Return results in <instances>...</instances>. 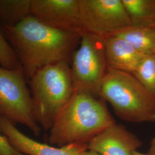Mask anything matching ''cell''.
Here are the masks:
<instances>
[{
	"label": "cell",
	"mask_w": 155,
	"mask_h": 155,
	"mask_svg": "<svg viewBox=\"0 0 155 155\" xmlns=\"http://www.w3.org/2000/svg\"><path fill=\"white\" fill-rule=\"evenodd\" d=\"M0 66L15 70L21 66L16 54L0 30Z\"/></svg>",
	"instance_id": "2e32d148"
},
{
	"label": "cell",
	"mask_w": 155,
	"mask_h": 155,
	"mask_svg": "<svg viewBox=\"0 0 155 155\" xmlns=\"http://www.w3.org/2000/svg\"><path fill=\"white\" fill-rule=\"evenodd\" d=\"M131 25L155 27V0H122Z\"/></svg>",
	"instance_id": "4fadbf2b"
},
{
	"label": "cell",
	"mask_w": 155,
	"mask_h": 155,
	"mask_svg": "<svg viewBox=\"0 0 155 155\" xmlns=\"http://www.w3.org/2000/svg\"><path fill=\"white\" fill-rule=\"evenodd\" d=\"M0 155H25L12 147L4 136L0 133Z\"/></svg>",
	"instance_id": "e0dca14e"
},
{
	"label": "cell",
	"mask_w": 155,
	"mask_h": 155,
	"mask_svg": "<svg viewBox=\"0 0 155 155\" xmlns=\"http://www.w3.org/2000/svg\"><path fill=\"white\" fill-rule=\"evenodd\" d=\"M134 155H151L150 153H141V152H139L138 150L137 151H136V152H134Z\"/></svg>",
	"instance_id": "ffe728a7"
},
{
	"label": "cell",
	"mask_w": 155,
	"mask_h": 155,
	"mask_svg": "<svg viewBox=\"0 0 155 155\" xmlns=\"http://www.w3.org/2000/svg\"><path fill=\"white\" fill-rule=\"evenodd\" d=\"M31 15L51 27L66 32L84 33L79 0H32Z\"/></svg>",
	"instance_id": "ba28073f"
},
{
	"label": "cell",
	"mask_w": 155,
	"mask_h": 155,
	"mask_svg": "<svg viewBox=\"0 0 155 155\" xmlns=\"http://www.w3.org/2000/svg\"><path fill=\"white\" fill-rule=\"evenodd\" d=\"M105 102L92 94L74 91L49 130V143L58 147L89 144L116 122Z\"/></svg>",
	"instance_id": "7a4b0ae2"
},
{
	"label": "cell",
	"mask_w": 155,
	"mask_h": 155,
	"mask_svg": "<svg viewBox=\"0 0 155 155\" xmlns=\"http://www.w3.org/2000/svg\"><path fill=\"white\" fill-rule=\"evenodd\" d=\"M0 133L13 148L23 155H82L88 150V144H69L58 147L40 143L21 133L15 124L1 116Z\"/></svg>",
	"instance_id": "9c48e42d"
},
{
	"label": "cell",
	"mask_w": 155,
	"mask_h": 155,
	"mask_svg": "<svg viewBox=\"0 0 155 155\" xmlns=\"http://www.w3.org/2000/svg\"><path fill=\"white\" fill-rule=\"evenodd\" d=\"M82 155H100V153H97L95 152L94 151H92V150H86L84 153H83Z\"/></svg>",
	"instance_id": "d6986e66"
},
{
	"label": "cell",
	"mask_w": 155,
	"mask_h": 155,
	"mask_svg": "<svg viewBox=\"0 0 155 155\" xmlns=\"http://www.w3.org/2000/svg\"><path fill=\"white\" fill-rule=\"evenodd\" d=\"M22 66L9 70L0 66V116L20 124L39 136L41 127L33 115L32 97Z\"/></svg>",
	"instance_id": "5b68a950"
},
{
	"label": "cell",
	"mask_w": 155,
	"mask_h": 155,
	"mask_svg": "<svg viewBox=\"0 0 155 155\" xmlns=\"http://www.w3.org/2000/svg\"><path fill=\"white\" fill-rule=\"evenodd\" d=\"M148 153L151 155H155V137L152 139L150 141Z\"/></svg>",
	"instance_id": "ac0fdd59"
},
{
	"label": "cell",
	"mask_w": 155,
	"mask_h": 155,
	"mask_svg": "<svg viewBox=\"0 0 155 155\" xmlns=\"http://www.w3.org/2000/svg\"><path fill=\"white\" fill-rule=\"evenodd\" d=\"M97 96L109 103L123 121L155 122V96L132 74L108 68Z\"/></svg>",
	"instance_id": "3957f363"
},
{
	"label": "cell",
	"mask_w": 155,
	"mask_h": 155,
	"mask_svg": "<svg viewBox=\"0 0 155 155\" xmlns=\"http://www.w3.org/2000/svg\"><path fill=\"white\" fill-rule=\"evenodd\" d=\"M28 83L35 118L45 131L50 130L74 92L70 63L61 61L44 67Z\"/></svg>",
	"instance_id": "277c9868"
},
{
	"label": "cell",
	"mask_w": 155,
	"mask_h": 155,
	"mask_svg": "<svg viewBox=\"0 0 155 155\" xmlns=\"http://www.w3.org/2000/svg\"><path fill=\"white\" fill-rule=\"evenodd\" d=\"M0 30L15 50L27 82L39 69L61 61H71L82 34L51 27L32 15Z\"/></svg>",
	"instance_id": "6da1fadb"
},
{
	"label": "cell",
	"mask_w": 155,
	"mask_h": 155,
	"mask_svg": "<svg viewBox=\"0 0 155 155\" xmlns=\"http://www.w3.org/2000/svg\"><path fill=\"white\" fill-rule=\"evenodd\" d=\"M102 37L108 68L133 74L144 55L121 37L113 35Z\"/></svg>",
	"instance_id": "8fae6325"
},
{
	"label": "cell",
	"mask_w": 155,
	"mask_h": 155,
	"mask_svg": "<svg viewBox=\"0 0 155 155\" xmlns=\"http://www.w3.org/2000/svg\"><path fill=\"white\" fill-rule=\"evenodd\" d=\"M32 0H0L1 25H15L31 15Z\"/></svg>",
	"instance_id": "5bb4252c"
},
{
	"label": "cell",
	"mask_w": 155,
	"mask_h": 155,
	"mask_svg": "<svg viewBox=\"0 0 155 155\" xmlns=\"http://www.w3.org/2000/svg\"><path fill=\"white\" fill-rule=\"evenodd\" d=\"M84 32L110 35L131 25L122 0H79Z\"/></svg>",
	"instance_id": "52a82bcc"
},
{
	"label": "cell",
	"mask_w": 155,
	"mask_h": 155,
	"mask_svg": "<svg viewBox=\"0 0 155 155\" xmlns=\"http://www.w3.org/2000/svg\"><path fill=\"white\" fill-rule=\"evenodd\" d=\"M71 62L74 91L97 95L108 70L102 37L83 33Z\"/></svg>",
	"instance_id": "8992f818"
},
{
	"label": "cell",
	"mask_w": 155,
	"mask_h": 155,
	"mask_svg": "<svg viewBox=\"0 0 155 155\" xmlns=\"http://www.w3.org/2000/svg\"><path fill=\"white\" fill-rule=\"evenodd\" d=\"M133 74L155 96V54L143 56Z\"/></svg>",
	"instance_id": "9a60e30c"
},
{
	"label": "cell",
	"mask_w": 155,
	"mask_h": 155,
	"mask_svg": "<svg viewBox=\"0 0 155 155\" xmlns=\"http://www.w3.org/2000/svg\"><path fill=\"white\" fill-rule=\"evenodd\" d=\"M141 145L136 135L115 122L95 136L87 148L101 155H134Z\"/></svg>",
	"instance_id": "30bf717a"
},
{
	"label": "cell",
	"mask_w": 155,
	"mask_h": 155,
	"mask_svg": "<svg viewBox=\"0 0 155 155\" xmlns=\"http://www.w3.org/2000/svg\"><path fill=\"white\" fill-rule=\"evenodd\" d=\"M112 35L127 40L144 55L155 54L154 26L130 25Z\"/></svg>",
	"instance_id": "7c38bea8"
}]
</instances>
